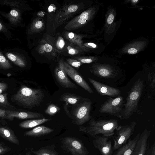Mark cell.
I'll return each instance as SVG.
<instances>
[{
  "label": "cell",
  "instance_id": "cell-1",
  "mask_svg": "<svg viewBox=\"0 0 155 155\" xmlns=\"http://www.w3.org/2000/svg\"><path fill=\"white\" fill-rule=\"evenodd\" d=\"M45 95L39 88H32L22 85L12 97V101L25 108L31 109L40 105Z\"/></svg>",
  "mask_w": 155,
  "mask_h": 155
},
{
  "label": "cell",
  "instance_id": "cell-2",
  "mask_svg": "<svg viewBox=\"0 0 155 155\" xmlns=\"http://www.w3.org/2000/svg\"><path fill=\"white\" fill-rule=\"evenodd\" d=\"M118 126L117 121L116 119L96 120L92 118L90 120L88 126H80L79 130L92 137L101 134L108 137L114 135V131Z\"/></svg>",
  "mask_w": 155,
  "mask_h": 155
},
{
  "label": "cell",
  "instance_id": "cell-3",
  "mask_svg": "<svg viewBox=\"0 0 155 155\" xmlns=\"http://www.w3.org/2000/svg\"><path fill=\"white\" fill-rule=\"evenodd\" d=\"M144 87L143 81L139 78L132 87L128 94L120 119H127L138 110V104Z\"/></svg>",
  "mask_w": 155,
  "mask_h": 155
},
{
  "label": "cell",
  "instance_id": "cell-4",
  "mask_svg": "<svg viewBox=\"0 0 155 155\" xmlns=\"http://www.w3.org/2000/svg\"><path fill=\"white\" fill-rule=\"evenodd\" d=\"M136 122L132 121L129 124L119 126L116 129V134L114 137L113 150H116L126 143L134 130Z\"/></svg>",
  "mask_w": 155,
  "mask_h": 155
},
{
  "label": "cell",
  "instance_id": "cell-5",
  "mask_svg": "<svg viewBox=\"0 0 155 155\" xmlns=\"http://www.w3.org/2000/svg\"><path fill=\"white\" fill-rule=\"evenodd\" d=\"M63 149L72 155H88L89 152L82 141L74 137H68L60 139Z\"/></svg>",
  "mask_w": 155,
  "mask_h": 155
},
{
  "label": "cell",
  "instance_id": "cell-6",
  "mask_svg": "<svg viewBox=\"0 0 155 155\" xmlns=\"http://www.w3.org/2000/svg\"><path fill=\"white\" fill-rule=\"evenodd\" d=\"M123 98L121 96L113 98L109 97L101 106L99 112L107 114L120 118L122 110Z\"/></svg>",
  "mask_w": 155,
  "mask_h": 155
},
{
  "label": "cell",
  "instance_id": "cell-7",
  "mask_svg": "<svg viewBox=\"0 0 155 155\" xmlns=\"http://www.w3.org/2000/svg\"><path fill=\"white\" fill-rule=\"evenodd\" d=\"M92 102L89 99L84 100L73 110L74 123L78 125H82L91 119L90 114Z\"/></svg>",
  "mask_w": 155,
  "mask_h": 155
},
{
  "label": "cell",
  "instance_id": "cell-8",
  "mask_svg": "<svg viewBox=\"0 0 155 155\" xmlns=\"http://www.w3.org/2000/svg\"><path fill=\"white\" fill-rule=\"evenodd\" d=\"M78 6L75 4L64 5L58 13L54 19L53 27L54 29L62 25L78 10Z\"/></svg>",
  "mask_w": 155,
  "mask_h": 155
},
{
  "label": "cell",
  "instance_id": "cell-9",
  "mask_svg": "<svg viewBox=\"0 0 155 155\" xmlns=\"http://www.w3.org/2000/svg\"><path fill=\"white\" fill-rule=\"evenodd\" d=\"M64 70L67 74L78 85L90 94L93 91L88 83L79 73L67 63L63 61Z\"/></svg>",
  "mask_w": 155,
  "mask_h": 155
},
{
  "label": "cell",
  "instance_id": "cell-10",
  "mask_svg": "<svg viewBox=\"0 0 155 155\" xmlns=\"http://www.w3.org/2000/svg\"><path fill=\"white\" fill-rule=\"evenodd\" d=\"M54 75L58 83L67 88L77 89L78 87L68 78L64 69L63 61L60 60L54 71Z\"/></svg>",
  "mask_w": 155,
  "mask_h": 155
},
{
  "label": "cell",
  "instance_id": "cell-11",
  "mask_svg": "<svg viewBox=\"0 0 155 155\" xmlns=\"http://www.w3.org/2000/svg\"><path fill=\"white\" fill-rule=\"evenodd\" d=\"M94 139L93 143L101 155H112L113 149L111 141L106 137L96 135L93 137Z\"/></svg>",
  "mask_w": 155,
  "mask_h": 155
},
{
  "label": "cell",
  "instance_id": "cell-12",
  "mask_svg": "<svg viewBox=\"0 0 155 155\" xmlns=\"http://www.w3.org/2000/svg\"><path fill=\"white\" fill-rule=\"evenodd\" d=\"M88 79L97 91L101 95L115 97L120 94V91L114 87L106 85L90 78Z\"/></svg>",
  "mask_w": 155,
  "mask_h": 155
},
{
  "label": "cell",
  "instance_id": "cell-13",
  "mask_svg": "<svg viewBox=\"0 0 155 155\" xmlns=\"http://www.w3.org/2000/svg\"><path fill=\"white\" fill-rule=\"evenodd\" d=\"M5 118L12 120L15 118L20 119H35L43 117V114L32 112H20L5 110Z\"/></svg>",
  "mask_w": 155,
  "mask_h": 155
},
{
  "label": "cell",
  "instance_id": "cell-14",
  "mask_svg": "<svg viewBox=\"0 0 155 155\" xmlns=\"http://www.w3.org/2000/svg\"><path fill=\"white\" fill-rule=\"evenodd\" d=\"M150 131L145 130L140 134L131 155H145Z\"/></svg>",
  "mask_w": 155,
  "mask_h": 155
},
{
  "label": "cell",
  "instance_id": "cell-15",
  "mask_svg": "<svg viewBox=\"0 0 155 155\" xmlns=\"http://www.w3.org/2000/svg\"><path fill=\"white\" fill-rule=\"evenodd\" d=\"M140 135L139 133L133 139H130L127 143L119 148L113 155H131Z\"/></svg>",
  "mask_w": 155,
  "mask_h": 155
},
{
  "label": "cell",
  "instance_id": "cell-16",
  "mask_svg": "<svg viewBox=\"0 0 155 155\" xmlns=\"http://www.w3.org/2000/svg\"><path fill=\"white\" fill-rule=\"evenodd\" d=\"M1 14L7 18L10 23L14 25H19L22 21L21 10L17 8H13L9 12H1Z\"/></svg>",
  "mask_w": 155,
  "mask_h": 155
},
{
  "label": "cell",
  "instance_id": "cell-17",
  "mask_svg": "<svg viewBox=\"0 0 155 155\" xmlns=\"http://www.w3.org/2000/svg\"><path fill=\"white\" fill-rule=\"evenodd\" d=\"M0 136L7 140L16 145H19L18 138L10 128L0 126Z\"/></svg>",
  "mask_w": 155,
  "mask_h": 155
},
{
  "label": "cell",
  "instance_id": "cell-18",
  "mask_svg": "<svg viewBox=\"0 0 155 155\" xmlns=\"http://www.w3.org/2000/svg\"><path fill=\"white\" fill-rule=\"evenodd\" d=\"M91 72L97 77L105 78H113L117 75L113 70L107 67H97Z\"/></svg>",
  "mask_w": 155,
  "mask_h": 155
},
{
  "label": "cell",
  "instance_id": "cell-19",
  "mask_svg": "<svg viewBox=\"0 0 155 155\" xmlns=\"http://www.w3.org/2000/svg\"><path fill=\"white\" fill-rule=\"evenodd\" d=\"M54 130L44 126H40L35 127L32 130L25 133L26 136L32 137H38L49 134Z\"/></svg>",
  "mask_w": 155,
  "mask_h": 155
},
{
  "label": "cell",
  "instance_id": "cell-20",
  "mask_svg": "<svg viewBox=\"0 0 155 155\" xmlns=\"http://www.w3.org/2000/svg\"><path fill=\"white\" fill-rule=\"evenodd\" d=\"M5 57L15 65L21 68H25L26 65V62L23 56L14 52H7Z\"/></svg>",
  "mask_w": 155,
  "mask_h": 155
},
{
  "label": "cell",
  "instance_id": "cell-21",
  "mask_svg": "<svg viewBox=\"0 0 155 155\" xmlns=\"http://www.w3.org/2000/svg\"><path fill=\"white\" fill-rule=\"evenodd\" d=\"M51 120V119L44 118L42 119L28 120L21 122L19 124V126L23 128H30L35 127Z\"/></svg>",
  "mask_w": 155,
  "mask_h": 155
},
{
  "label": "cell",
  "instance_id": "cell-22",
  "mask_svg": "<svg viewBox=\"0 0 155 155\" xmlns=\"http://www.w3.org/2000/svg\"><path fill=\"white\" fill-rule=\"evenodd\" d=\"M55 149V145L53 144L41 147L36 151L32 150V152L36 155H59Z\"/></svg>",
  "mask_w": 155,
  "mask_h": 155
},
{
  "label": "cell",
  "instance_id": "cell-23",
  "mask_svg": "<svg viewBox=\"0 0 155 155\" xmlns=\"http://www.w3.org/2000/svg\"><path fill=\"white\" fill-rule=\"evenodd\" d=\"M66 37L70 42L76 45L82 49H84L81 41V37L80 35L70 32L67 34Z\"/></svg>",
  "mask_w": 155,
  "mask_h": 155
},
{
  "label": "cell",
  "instance_id": "cell-24",
  "mask_svg": "<svg viewBox=\"0 0 155 155\" xmlns=\"http://www.w3.org/2000/svg\"><path fill=\"white\" fill-rule=\"evenodd\" d=\"M62 101L71 104H77L79 101L80 98L79 96L70 93H65L63 94L61 97Z\"/></svg>",
  "mask_w": 155,
  "mask_h": 155
},
{
  "label": "cell",
  "instance_id": "cell-25",
  "mask_svg": "<svg viewBox=\"0 0 155 155\" xmlns=\"http://www.w3.org/2000/svg\"><path fill=\"white\" fill-rule=\"evenodd\" d=\"M12 68L8 60L0 51V68L8 70Z\"/></svg>",
  "mask_w": 155,
  "mask_h": 155
},
{
  "label": "cell",
  "instance_id": "cell-26",
  "mask_svg": "<svg viewBox=\"0 0 155 155\" xmlns=\"http://www.w3.org/2000/svg\"><path fill=\"white\" fill-rule=\"evenodd\" d=\"M21 1L14 0H4L0 1V4L1 5H5L8 6L15 7L21 10L22 8V4Z\"/></svg>",
  "mask_w": 155,
  "mask_h": 155
},
{
  "label": "cell",
  "instance_id": "cell-27",
  "mask_svg": "<svg viewBox=\"0 0 155 155\" xmlns=\"http://www.w3.org/2000/svg\"><path fill=\"white\" fill-rule=\"evenodd\" d=\"M43 26V22L39 20L34 21L31 24L30 30L31 32H35L41 29Z\"/></svg>",
  "mask_w": 155,
  "mask_h": 155
},
{
  "label": "cell",
  "instance_id": "cell-28",
  "mask_svg": "<svg viewBox=\"0 0 155 155\" xmlns=\"http://www.w3.org/2000/svg\"><path fill=\"white\" fill-rule=\"evenodd\" d=\"M60 110V107L56 105L51 104H50L45 111V113L50 116H53Z\"/></svg>",
  "mask_w": 155,
  "mask_h": 155
},
{
  "label": "cell",
  "instance_id": "cell-29",
  "mask_svg": "<svg viewBox=\"0 0 155 155\" xmlns=\"http://www.w3.org/2000/svg\"><path fill=\"white\" fill-rule=\"evenodd\" d=\"M53 49V47L50 44L46 43L40 46L39 52L41 54L49 53Z\"/></svg>",
  "mask_w": 155,
  "mask_h": 155
},
{
  "label": "cell",
  "instance_id": "cell-30",
  "mask_svg": "<svg viewBox=\"0 0 155 155\" xmlns=\"http://www.w3.org/2000/svg\"><path fill=\"white\" fill-rule=\"evenodd\" d=\"M8 94L5 93L0 94V105L4 107L9 106L7 98Z\"/></svg>",
  "mask_w": 155,
  "mask_h": 155
},
{
  "label": "cell",
  "instance_id": "cell-31",
  "mask_svg": "<svg viewBox=\"0 0 155 155\" xmlns=\"http://www.w3.org/2000/svg\"><path fill=\"white\" fill-rule=\"evenodd\" d=\"M67 63L71 66L78 68L82 64V63L78 60L71 58L68 59Z\"/></svg>",
  "mask_w": 155,
  "mask_h": 155
},
{
  "label": "cell",
  "instance_id": "cell-32",
  "mask_svg": "<svg viewBox=\"0 0 155 155\" xmlns=\"http://www.w3.org/2000/svg\"><path fill=\"white\" fill-rule=\"evenodd\" d=\"M155 75L154 73H150L148 75V80L150 81V86L152 88L155 87Z\"/></svg>",
  "mask_w": 155,
  "mask_h": 155
},
{
  "label": "cell",
  "instance_id": "cell-33",
  "mask_svg": "<svg viewBox=\"0 0 155 155\" xmlns=\"http://www.w3.org/2000/svg\"><path fill=\"white\" fill-rule=\"evenodd\" d=\"M75 59L82 63H89L92 62L93 61L92 60L91 58L84 57H76L75 58Z\"/></svg>",
  "mask_w": 155,
  "mask_h": 155
},
{
  "label": "cell",
  "instance_id": "cell-34",
  "mask_svg": "<svg viewBox=\"0 0 155 155\" xmlns=\"http://www.w3.org/2000/svg\"><path fill=\"white\" fill-rule=\"evenodd\" d=\"M65 45L64 41L62 37H59L57 40L56 45L57 47L60 49H62Z\"/></svg>",
  "mask_w": 155,
  "mask_h": 155
},
{
  "label": "cell",
  "instance_id": "cell-35",
  "mask_svg": "<svg viewBox=\"0 0 155 155\" xmlns=\"http://www.w3.org/2000/svg\"><path fill=\"white\" fill-rule=\"evenodd\" d=\"M67 49L69 54L71 55L77 54L79 52L78 50L70 46H68L67 47Z\"/></svg>",
  "mask_w": 155,
  "mask_h": 155
},
{
  "label": "cell",
  "instance_id": "cell-36",
  "mask_svg": "<svg viewBox=\"0 0 155 155\" xmlns=\"http://www.w3.org/2000/svg\"><path fill=\"white\" fill-rule=\"evenodd\" d=\"M10 148L4 145L0 146V155L3 154L10 150Z\"/></svg>",
  "mask_w": 155,
  "mask_h": 155
},
{
  "label": "cell",
  "instance_id": "cell-37",
  "mask_svg": "<svg viewBox=\"0 0 155 155\" xmlns=\"http://www.w3.org/2000/svg\"><path fill=\"white\" fill-rule=\"evenodd\" d=\"M7 84L5 83L0 82V94L5 91L8 88Z\"/></svg>",
  "mask_w": 155,
  "mask_h": 155
},
{
  "label": "cell",
  "instance_id": "cell-38",
  "mask_svg": "<svg viewBox=\"0 0 155 155\" xmlns=\"http://www.w3.org/2000/svg\"><path fill=\"white\" fill-rule=\"evenodd\" d=\"M7 31L6 27L2 24V22L0 21V32H5Z\"/></svg>",
  "mask_w": 155,
  "mask_h": 155
},
{
  "label": "cell",
  "instance_id": "cell-39",
  "mask_svg": "<svg viewBox=\"0 0 155 155\" xmlns=\"http://www.w3.org/2000/svg\"><path fill=\"white\" fill-rule=\"evenodd\" d=\"M114 18V16L113 14L110 15L107 19V21L108 23L109 24H111L113 21Z\"/></svg>",
  "mask_w": 155,
  "mask_h": 155
},
{
  "label": "cell",
  "instance_id": "cell-40",
  "mask_svg": "<svg viewBox=\"0 0 155 155\" xmlns=\"http://www.w3.org/2000/svg\"><path fill=\"white\" fill-rule=\"evenodd\" d=\"M68 105V104L66 102L65 104L64 105V111L66 113V114L70 117H71L72 116H71V114H70L69 112V111L68 110V109L67 106Z\"/></svg>",
  "mask_w": 155,
  "mask_h": 155
},
{
  "label": "cell",
  "instance_id": "cell-41",
  "mask_svg": "<svg viewBox=\"0 0 155 155\" xmlns=\"http://www.w3.org/2000/svg\"><path fill=\"white\" fill-rule=\"evenodd\" d=\"M128 52L130 54H134L137 53V50L136 48H132L128 49Z\"/></svg>",
  "mask_w": 155,
  "mask_h": 155
},
{
  "label": "cell",
  "instance_id": "cell-42",
  "mask_svg": "<svg viewBox=\"0 0 155 155\" xmlns=\"http://www.w3.org/2000/svg\"><path fill=\"white\" fill-rule=\"evenodd\" d=\"M153 147L151 152V155H155V145L154 143L152 146Z\"/></svg>",
  "mask_w": 155,
  "mask_h": 155
},
{
  "label": "cell",
  "instance_id": "cell-43",
  "mask_svg": "<svg viewBox=\"0 0 155 155\" xmlns=\"http://www.w3.org/2000/svg\"><path fill=\"white\" fill-rule=\"evenodd\" d=\"M88 45L90 46H91L93 48H95L96 47V45L93 43H88L87 44Z\"/></svg>",
  "mask_w": 155,
  "mask_h": 155
},
{
  "label": "cell",
  "instance_id": "cell-44",
  "mask_svg": "<svg viewBox=\"0 0 155 155\" xmlns=\"http://www.w3.org/2000/svg\"><path fill=\"white\" fill-rule=\"evenodd\" d=\"M54 9L52 5H50L48 8V10L49 12H51Z\"/></svg>",
  "mask_w": 155,
  "mask_h": 155
},
{
  "label": "cell",
  "instance_id": "cell-45",
  "mask_svg": "<svg viewBox=\"0 0 155 155\" xmlns=\"http://www.w3.org/2000/svg\"><path fill=\"white\" fill-rule=\"evenodd\" d=\"M4 145V143L2 142H0V146Z\"/></svg>",
  "mask_w": 155,
  "mask_h": 155
},
{
  "label": "cell",
  "instance_id": "cell-46",
  "mask_svg": "<svg viewBox=\"0 0 155 155\" xmlns=\"http://www.w3.org/2000/svg\"><path fill=\"white\" fill-rule=\"evenodd\" d=\"M133 1L134 2H136L138 1L137 0H133Z\"/></svg>",
  "mask_w": 155,
  "mask_h": 155
},
{
  "label": "cell",
  "instance_id": "cell-47",
  "mask_svg": "<svg viewBox=\"0 0 155 155\" xmlns=\"http://www.w3.org/2000/svg\"><path fill=\"white\" fill-rule=\"evenodd\" d=\"M26 155H31L30 153H27Z\"/></svg>",
  "mask_w": 155,
  "mask_h": 155
},
{
  "label": "cell",
  "instance_id": "cell-48",
  "mask_svg": "<svg viewBox=\"0 0 155 155\" xmlns=\"http://www.w3.org/2000/svg\"></svg>",
  "mask_w": 155,
  "mask_h": 155
}]
</instances>
